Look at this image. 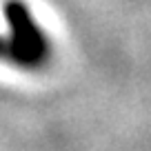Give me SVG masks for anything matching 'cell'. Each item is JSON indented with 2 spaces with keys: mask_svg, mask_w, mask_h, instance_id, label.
Here are the masks:
<instances>
[{
  "mask_svg": "<svg viewBox=\"0 0 151 151\" xmlns=\"http://www.w3.org/2000/svg\"><path fill=\"white\" fill-rule=\"evenodd\" d=\"M5 18L9 22V40L14 51V65L20 69H40L47 65L51 45L36 22L31 9L22 0H7Z\"/></svg>",
  "mask_w": 151,
  "mask_h": 151,
  "instance_id": "6da1fadb",
  "label": "cell"
},
{
  "mask_svg": "<svg viewBox=\"0 0 151 151\" xmlns=\"http://www.w3.org/2000/svg\"><path fill=\"white\" fill-rule=\"evenodd\" d=\"M0 60L14 65V51H11V40L9 36H0Z\"/></svg>",
  "mask_w": 151,
  "mask_h": 151,
  "instance_id": "7a4b0ae2",
  "label": "cell"
}]
</instances>
